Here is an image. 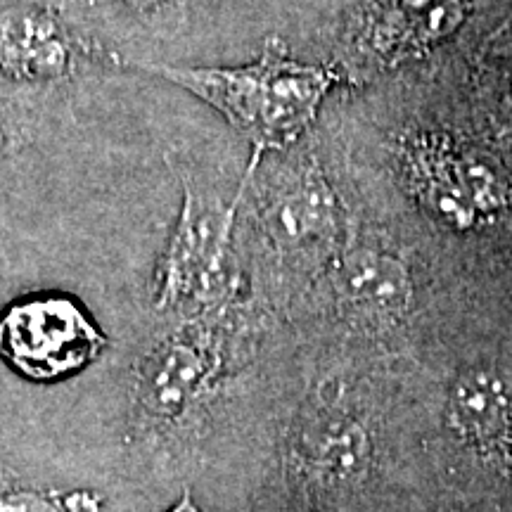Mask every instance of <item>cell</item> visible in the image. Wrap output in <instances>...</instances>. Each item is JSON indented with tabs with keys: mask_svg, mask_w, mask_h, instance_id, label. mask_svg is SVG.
Instances as JSON below:
<instances>
[{
	"mask_svg": "<svg viewBox=\"0 0 512 512\" xmlns=\"http://www.w3.org/2000/svg\"><path fill=\"white\" fill-rule=\"evenodd\" d=\"M124 69L176 83L214 107L252 145V174L266 152L283 150L313 124L328 95V69L297 62L278 43L245 67H178L169 62H119Z\"/></svg>",
	"mask_w": 512,
	"mask_h": 512,
	"instance_id": "6da1fadb",
	"label": "cell"
},
{
	"mask_svg": "<svg viewBox=\"0 0 512 512\" xmlns=\"http://www.w3.org/2000/svg\"><path fill=\"white\" fill-rule=\"evenodd\" d=\"M174 166L183 188L181 211L157 266L155 306L174 320L219 318L235 292L233 223L238 202L221 207Z\"/></svg>",
	"mask_w": 512,
	"mask_h": 512,
	"instance_id": "7a4b0ae2",
	"label": "cell"
},
{
	"mask_svg": "<svg viewBox=\"0 0 512 512\" xmlns=\"http://www.w3.org/2000/svg\"><path fill=\"white\" fill-rule=\"evenodd\" d=\"M214 320H176L138 358L131 392L140 430L178 432L214 394L221 375V339Z\"/></svg>",
	"mask_w": 512,
	"mask_h": 512,
	"instance_id": "3957f363",
	"label": "cell"
},
{
	"mask_svg": "<svg viewBox=\"0 0 512 512\" xmlns=\"http://www.w3.org/2000/svg\"><path fill=\"white\" fill-rule=\"evenodd\" d=\"M375 460V437L366 418L349 403L323 399L294 425L287 475L309 510L332 512L366 489Z\"/></svg>",
	"mask_w": 512,
	"mask_h": 512,
	"instance_id": "277c9868",
	"label": "cell"
},
{
	"mask_svg": "<svg viewBox=\"0 0 512 512\" xmlns=\"http://www.w3.org/2000/svg\"><path fill=\"white\" fill-rule=\"evenodd\" d=\"M100 50L53 5L10 3L0 8V93L62 98L81 81Z\"/></svg>",
	"mask_w": 512,
	"mask_h": 512,
	"instance_id": "5b68a950",
	"label": "cell"
},
{
	"mask_svg": "<svg viewBox=\"0 0 512 512\" xmlns=\"http://www.w3.org/2000/svg\"><path fill=\"white\" fill-rule=\"evenodd\" d=\"M102 349L105 335L69 294L31 292L0 313V358L27 380L55 382L81 373Z\"/></svg>",
	"mask_w": 512,
	"mask_h": 512,
	"instance_id": "8992f818",
	"label": "cell"
},
{
	"mask_svg": "<svg viewBox=\"0 0 512 512\" xmlns=\"http://www.w3.org/2000/svg\"><path fill=\"white\" fill-rule=\"evenodd\" d=\"M446 425L489 477L512 482V370L496 363L465 368L446 401Z\"/></svg>",
	"mask_w": 512,
	"mask_h": 512,
	"instance_id": "52a82bcc",
	"label": "cell"
},
{
	"mask_svg": "<svg viewBox=\"0 0 512 512\" xmlns=\"http://www.w3.org/2000/svg\"><path fill=\"white\" fill-rule=\"evenodd\" d=\"M408 176L420 200L453 226H470L503 200L494 171L446 138H422L408 152Z\"/></svg>",
	"mask_w": 512,
	"mask_h": 512,
	"instance_id": "ba28073f",
	"label": "cell"
},
{
	"mask_svg": "<svg viewBox=\"0 0 512 512\" xmlns=\"http://www.w3.org/2000/svg\"><path fill=\"white\" fill-rule=\"evenodd\" d=\"M264 230L278 252L287 256H320L337 235V204L318 171L302 169L268 190Z\"/></svg>",
	"mask_w": 512,
	"mask_h": 512,
	"instance_id": "9c48e42d",
	"label": "cell"
},
{
	"mask_svg": "<svg viewBox=\"0 0 512 512\" xmlns=\"http://www.w3.org/2000/svg\"><path fill=\"white\" fill-rule=\"evenodd\" d=\"M339 304L370 325L396 323L411 304V275L399 256L377 247H356L339 259L332 275Z\"/></svg>",
	"mask_w": 512,
	"mask_h": 512,
	"instance_id": "30bf717a",
	"label": "cell"
},
{
	"mask_svg": "<svg viewBox=\"0 0 512 512\" xmlns=\"http://www.w3.org/2000/svg\"><path fill=\"white\" fill-rule=\"evenodd\" d=\"M67 102L69 95L19 98L0 93V183H12L36 164Z\"/></svg>",
	"mask_w": 512,
	"mask_h": 512,
	"instance_id": "8fae6325",
	"label": "cell"
},
{
	"mask_svg": "<svg viewBox=\"0 0 512 512\" xmlns=\"http://www.w3.org/2000/svg\"><path fill=\"white\" fill-rule=\"evenodd\" d=\"M375 41L382 53L422 50L451 34L463 19V0H389Z\"/></svg>",
	"mask_w": 512,
	"mask_h": 512,
	"instance_id": "7c38bea8",
	"label": "cell"
},
{
	"mask_svg": "<svg viewBox=\"0 0 512 512\" xmlns=\"http://www.w3.org/2000/svg\"><path fill=\"white\" fill-rule=\"evenodd\" d=\"M95 503L81 496H57L53 491L36 489L17 479L0 477V512H93Z\"/></svg>",
	"mask_w": 512,
	"mask_h": 512,
	"instance_id": "4fadbf2b",
	"label": "cell"
},
{
	"mask_svg": "<svg viewBox=\"0 0 512 512\" xmlns=\"http://www.w3.org/2000/svg\"><path fill=\"white\" fill-rule=\"evenodd\" d=\"M126 10L138 12V15H150V12H159L171 8L176 0H119Z\"/></svg>",
	"mask_w": 512,
	"mask_h": 512,
	"instance_id": "5bb4252c",
	"label": "cell"
},
{
	"mask_svg": "<svg viewBox=\"0 0 512 512\" xmlns=\"http://www.w3.org/2000/svg\"><path fill=\"white\" fill-rule=\"evenodd\" d=\"M174 512H197V508H192L190 501H183L178 508H174Z\"/></svg>",
	"mask_w": 512,
	"mask_h": 512,
	"instance_id": "9a60e30c",
	"label": "cell"
}]
</instances>
